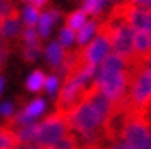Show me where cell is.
<instances>
[{"mask_svg": "<svg viewBox=\"0 0 151 149\" xmlns=\"http://www.w3.org/2000/svg\"><path fill=\"white\" fill-rule=\"evenodd\" d=\"M121 141L133 149H151V122L141 112H124V126Z\"/></svg>", "mask_w": 151, "mask_h": 149, "instance_id": "obj_1", "label": "cell"}, {"mask_svg": "<svg viewBox=\"0 0 151 149\" xmlns=\"http://www.w3.org/2000/svg\"><path fill=\"white\" fill-rule=\"evenodd\" d=\"M128 97L131 102L129 112L146 114V109L151 102V70L148 69H129V82H128Z\"/></svg>", "mask_w": 151, "mask_h": 149, "instance_id": "obj_2", "label": "cell"}, {"mask_svg": "<svg viewBox=\"0 0 151 149\" xmlns=\"http://www.w3.org/2000/svg\"><path fill=\"white\" fill-rule=\"evenodd\" d=\"M70 133L72 131H70L67 114L60 111H54L49 117H45V121L42 124H37L34 143L37 144L39 148H50Z\"/></svg>", "mask_w": 151, "mask_h": 149, "instance_id": "obj_3", "label": "cell"}, {"mask_svg": "<svg viewBox=\"0 0 151 149\" xmlns=\"http://www.w3.org/2000/svg\"><path fill=\"white\" fill-rule=\"evenodd\" d=\"M111 14L124 19L134 30L151 32V9L134 5L129 0H123L113 7Z\"/></svg>", "mask_w": 151, "mask_h": 149, "instance_id": "obj_4", "label": "cell"}, {"mask_svg": "<svg viewBox=\"0 0 151 149\" xmlns=\"http://www.w3.org/2000/svg\"><path fill=\"white\" fill-rule=\"evenodd\" d=\"M96 82L99 89L106 94L113 102L123 99L129 82V70L124 72H97Z\"/></svg>", "mask_w": 151, "mask_h": 149, "instance_id": "obj_5", "label": "cell"}, {"mask_svg": "<svg viewBox=\"0 0 151 149\" xmlns=\"http://www.w3.org/2000/svg\"><path fill=\"white\" fill-rule=\"evenodd\" d=\"M111 40L106 34H96L94 40L89 42L87 47H81V60L84 65H101L104 59L109 55Z\"/></svg>", "mask_w": 151, "mask_h": 149, "instance_id": "obj_6", "label": "cell"}, {"mask_svg": "<svg viewBox=\"0 0 151 149\" xmlns=\"http://www.w3.org/2000/svg\"><path fill=\"white\" fill-rule=\"evenodd\" d=\"M84 91H86V87L74 84L72 80H64L59 91V96H57V101H55V111L67 114L72 107H76L81 102V99L84 97Z\"/></svg>", "mask_w": 151, "mask_h": 149, "instance_id": "obj_7", "label": "cell"}, {"mask_svg": "<svg viewBox=\"0 0 151 149\" xmlns=\"http://www.w3.org/2000/svg\"><path fill=\"white\" fill-rule=\"evenodd\" d=\"M2 35L7 40H15L22 35V19H20V10L15 9L10 15L4 20V25H2Z\"/></svg>", "mask_w": 151, "mask_h": 149, "instance_id": "obj_8", "label": "cell"}, {"mask_svg": "<svg viewBox=\"0 0 151 149\" xmlns=\"http://www.w3.org/2000/svg\"><path fill=\"white\" fill-rule=\"evenodd\" d=\"M151 54V32L136 30L134 34V54L129 60H139Z\"/></svg>", "mask_w": 151, "mask_h": 149, "instance_id": "obj_9", "label": "cell"}, {"mask_svg": "<svg viewBox=\"0 0 151 149\" xmlns=\"http://www.w3.org/2000/svg\"><path fill=\"white\" fill-rule=\"evenodd\" d=\"M129 69H131L129 59H124L118 54H109L101 62L99 72H124V70H129Z\"/></svg>", "mask_w": 151, "mask_h": 149, "instance_id": "obj_10", "label": "cell"}, {"mask_svg": "<svg viewBox=\"0 0 151 149\" xmlns=\"http://www.w3.org/2000/svg\"><path fill=\"white\" fill-rule=\"evenodd\" d=\"M59 10H49L47 14H42V15L39 17V22H37V32H39V37H49V34H50V29H52V24L59 20Z\"/></svg>", "mask_w": 151, "mask_h": 149, "instance_id": "obj_11", "label": "cell"}, {"mask_svg": "<svg viewBox=\"0 0 151 149\" xmlns=\"http://www.w3.org/2000/svg\"><path fill=\"white\" fill-rule=\"evenodd\" d=\"M64 47H62V44L60 42H54L50 44L47 49H45V57H47V62L49 65L52 67L54 70H59L60 69V64H62V60H64Z\"/></svg>", "mask_w": 151, "mask_h": 149, "instance_id": "obj_12", "label": "cell"}, {"mask_svg": "<svg viewBox=\"0 0 151 149\" xmlns=\"http://www.w3.org/2000/svg\"><path fill=\"white\" fill-rule=\"evenodd\" d=\"M20 144L19 138H17L15 131L0 126V149H15Z\"/></svg>", "mask_w": 151, "mask_h": 149, "instance_id": "obj_13", "label": "cell"}, {"mask_svg": "<svg viewBox=\"0 0 151 149\" xmlns=\"http://www.w3.org/2000/svg\"><path fill=\"white\" fill-rule=\"evenodd\" d=\"M97 24H99L97 20L87 22L81 30H77V32H76V40H77V44H79L81 47H84V45H86V44L92 39V35L97 32Z\"/></svg>", "mask_w": 151, "mask_h": 149, "instance_id": "obj_14", "label": "cell"}, {"mask_svg": "<svg viewBox=\"0 0 151 149\" xmlns=\"http://www.w3.org/2000/svg\"><path fill=\"white\" fill-rule=\"evenodd\" d=\"M86 14L82 10H76V12H70L69 15L65 17V27L70 29L72 32H77L81 30L82 27L86 25Z\"/></svg>", "mask_w": 151, "mask_h": 149, "instance_id": "obj_15", "label": "cell"}, {"mask_svg": "<svg viewBox=\"0 0 151 149\" xmlns=\"http://www.w3.org/2000/svg\"><path fill=\"white\" fill-rule=\"evenodd\" d=\"M45 80H47V77H45V74H44L42 70H35V72H32V74L29 75V79H27V89L30 92L42 91L44 87H45Z\"/></svg>", "mask_w": 151, "mask_h": 149, "instance_id": "obj_16", "label": "cell"}, {"mask_svg": "<svg viewBox=\"0 0 151 149\" xmlns=\"http://www.w3.org/2000/svg\"><path fill=\"white\" fill-rule=\"evenodd\" d=\"M35 131H37V124L32 122V124H29V126L15 129V134H17V138H19V141H20V144H30V143H34Z\"/></svg>", "mask_w": 151, "mask_h": 149, "instance_id": "obj_17", "label": "cell"}, {"mask_svg": "<svg viewBox=\"0 0 151 149\" xmlns=\"http://www.w3.org/2000/svg\"><path fill=\"white\" fill-rule=\"evenodd\" d=\"M44 111H45V102H44V99H35V101H32L30 104H27V106L24 107V114L29 116L30 119H35Z\"/></svg>", "mask_w": 151, "mask_h": 149, "instance_id": "obj_18", "label": "cell"}, {"mask_svg": "<svg viewBox=\"0 0 151 149\" xmlns=\"http://www.w3.org/2000/svg\"><path fill=\"white\" fill-rule=\"evenodd\" d=\"M106 0H84V5H82V12L86 15H92L97 17L101 14V10L104 9Z\"/></svg>", "mask_w": 151, "mask_h": 149, "instance_id": "obj_19", "label": "cell"}, {"mask_svg": "<svg viewBox=\"0 0 151 149\" xmlns=\"http://www.w3.org/2000/svg\"><path fill=\"white\" fill-rule=\"evenodd\" d=\"M39 17H40L39 9H35V7H32V5H27L25 9H24V12H22V19H24V24H25L27 27H35L37 25Z\"/></svg>", "mask_w": 151, "mask_h": 149, "instance_id": "obj_20", "label": "cell"}, {"mask_svg": "<svg viewBox=\"0 0 151 149\" xmlns=\"http://www.w3.org/2000/svg\"><path fill=\"white\" fill-rule=\"evenodd\" d=\"M22 54H24V57H25L27 62H34V60H37L39 55L42 54V45H40V44H37V45H24Z\"/></svg>", "mask_w": 151, "mask_h": 149, "instance_id": "obj_21", "label": "cell"}, {"mask_svg": "<svg viewBox=\"0 0 151 149\" xmlns=\"http://www.w3.org/2000/svg\"><path fill=\"white\" fill-rule=\"evenodd\" d=\"M17 7L14 4V0H0V29L4 25V20L15 10Z\"/></svg>", "mask_w": 151, "mask_h": 149, "instance_id": "obj_22", "label": "cell"}, {"mask_svg": "<svg viewBox=\"0 0 151 149\" xmlns=\"http://www.w3.org/2000/svg\"><path fill=\"white\" fill-rule=\"evenodd\" d=\"M60 44H62V47H69L70 44L76 40V32H72L70 29L64 27L62 30H60Z\"/></svg>", "mask_w": 151, "mask_h": 149, "instance_id": "obj_23", "label": "cell"}, {"mask_svg": "<svg viewBox=\"0 0 151 149\" xmlns=\"http://www.w3.org/2000/svg\"><path fill=\"white\" fill-rule=\"evenodd\" d=\"M131 67H136V69H148L151 70V54H148L146 57L139 59V60H129Z\"/></svg>", "mask_w": 151, "mask_h": 149, "instance_id": "obj_24", "label": "cell"}, {"mask_svg": "<svg viewBox=\"0 0 151 149\" xmlns=\"http://www.w3.org/2000/svg\"><path fill=\"white\" fill-rule=\"evenodd\" d=\"M57 87H59V77H57V75L47 77V80H45V91H47L49 94H55Z\"/></svg>", "mask_w": 151, "mask_h": 149, "instance_id": "obj_25", "label": "cell"}, {"mask_svg": "<svg viewBox=\"0 0 151 149\" xmlns=\"http://www.w3.org/2000/svg\"><path fill=\"white\" fill-rule=\"evenodd\" d=\"M0 114H2V116H5V117H12V116H14V106L9 104V102L2 104V106H0Z\"/></svg>", "mask_w": 151, "mask_h": 149, "instance_id": "obj_26", "label": "cell"}, {"mask_svg": "<svg viewBox=\"0 0 151 149\" xmlns=\"http://www.w3.org/2000/svg\"><path fill=\"white\" fill-rule=\"evenodd\" d=\"M108 149H133V148H131L129 144H126L124 141H116V143L109 144Z\"/></svg>", "mask_w": 151, "mask_h": 149, "instance_id": "obj_27", "label": "cell"}, {"mask_svg": "<svg viewBox=\"0 0 151 149\" xmlns=\"http://www.w3.org/2000/svg\"><path fill=\"white\" fill-rule=\"evenodd\" d=\"M22 2H25V4H29V5L35 7V9H42V7L47 4V0H22Z\"/></svg>", "mask_w": 151, "mask_h": 149, "instance_id": "obj_28", "label": "cell"}, {"mask_svg": "<svg viewBox=\"0 0 151 149\" xmlns=\"http://www.w3.org/2000/svg\"><path fill=\"white\" fill-rule=\"evenodd\" d=\"M131 4L139 7H146V9H151V0H129Z\"/></svg>", "mask_w": 151, "mask_h": 149, "instance_id": "obj_29", "label": "cell"}, {"mask_svg": "<svg viewBox=\"0 0 151 149\" xmlns=\"http://www.w3.org/2000/svg\"><path fill=\"white\" fill-rule=\"evenodd\" d=\"M9 54V50H0V69L4 67V62H5V55Z\"/></svg>", "mask_w": 151, "mask_h": 149, "instance_id": "obj_30", "label": "cell"}, {"mask_svg": "<svg viewBox=\"0 0 151 149\" xmlns=\"http://www.w3.org/2000/svg\"><path fill=\"white\" fill-rule=\"evenodd\" d=\"M0 50H9V47H4V35H2V30H0Z\"/></svg>", "mask_w": 151, "mask_h": 149, "instance_id": "obj_31", "label": "cell"}, {"mask_svg": "<svg viewBox=\"0 0 151 149\" xmlns=\"http://www.w3.org/2000/svg\"><path fill=\"white\" fill-rule=\"evenodd\" d=\"M146 114H148V117H150V114H151V102H150V106H148V109H146Z\"/></svg>", "mask_w": 151, "mask_h": 149, "instance_id": "obj_32", "label": "cell"}, {"mask_svg": "<svg viewBox=\"0 0 151 149\" xmlns=\"http://www.w3.org/2000/svg\"><path fill=\"white\" fill-rule=\"evenodd\" d=\"M2 87H4V79L0 77V92H2Z\"/></svg>", "mask_w": 151, "mask_h": 149, "instance_id": "obj_33", "label": "cell"}]
</instances>
